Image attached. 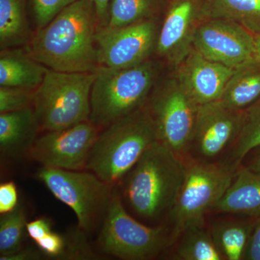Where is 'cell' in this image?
Instances as JSON below:
<instances>
[{
    "label": "cell",
    "instance_id": "cell-1",
    "mask_svg": "<svg viewBox=\"0 0 260 260\" xmlns=\"http://www.w3.org/2000/svg\"><path fill=\"white\" fill-rule=\"evenodd\" d=\"M96 16L91 0H77L36 30L26 49L47 69L95 73L99 64Z\"/></svg>",
    "mask_w": 260,
    "mask_h": 260
},
{
    "label": "cell",
    "instance_id": "cell-2",
    "mask_svg": "<svg viewBox=\"0 0 260 260\" xmlns=\"http://www.w3.org/2000/svg\"><path fill=\"white\" fill-rule=\"evenodd\" d=\"M179 156L155 142L115 186L133 216L155 225L171 213L185 177L186 166Z\"/></svg>",
    "mask_w": 260,
    "mask_h": 260
},
{
    "label": "cell",
    "instance_id": "cell-3",
    "mask_svg": "<svg viewBox=\"0 0 260 260\" xmlns=\"http://www.w3.org/2000/svg\"><path fill=\"white\" fill-rule=\"evenodd\" d=\"M157 141L155 123L144 106L100 132L89 154L85 170L116 186Z\"/></svg>",
    "mask_w": 260,
    "mask_h": 260
},
{
    "label": "cell",
    "instance_id": "cell-4",
    "mask_svg": "<svg viewBox=\"0 0 260 260\" xmlns=\"http://www.w3.org/2000/svg\"><path fill=\"white\" fill-rule=\"evenodd\" d=\"M158 77V68L147 60L133 68L99 66L90 93V121L103 129L145 106Z\"/></svg>",
    "mask_w": 260,
    "mask_h": 260
},
{
    "label": "cell",
    "instance_id": "cell-5",
    "mask_svg": "<svg viewBox=\"0 0 260 260\" xmlns=\"http://www.w3.org/2000/svg\"><path fill=\"white\" fill-rule=\"evenodd\" d=\"M95 73L47 69L35 90L34 110L41 133L71 127L90 120Z\"/></svg>",
    "mask_w": 260,
    "mask_h": 260
},
{
    "label": "cell",
    "instance_id": "cell-6",
    "mask_svg": "<svg viewBox=\"0 0 260 260\" xmlns=\"http://www.w3.org/2000/svg\"><path fill=\"white\" fill-rule=\"evenodd\" d=\"M37 177L56 199L73 210L78 219V229L86 236L99 232L115 186L88 170L42 167L38 171Z\"/></svg>",
    "mask_w": 260,
    "mask_h": 260
},
{
    "label": "cell",
    "instance_id": "cell-7",
    "mask_svg": "<svg viewBox=\"0 0 260 260\" xmlns=\"http://www.w3.org/2000/svg\"><path fill=\"white\" fill-rule=\"evenodd\" d=\"M172 235L164 225H149L126 210L116 187L97 244L103 254L124 260L150 259L165 250Z\"/></svg>",
    "mask_w": 260,
    "mask_h": 260
},
{
    "label": "cell",
    "instance_id": "cell-8",
    "mask_svg": "<svg viewBox=\"0 0 260 260\" xmlns=\"http://www.w3.org/2000/svg\"><path fill=\"white\" fill-rule=\"evenodd\" d=\"M235 174V169L225 164L186 166L184 182L170 213L175 237L191 228L203 226L205 214L218 204Z\"/></svg>",
    "mask_w": 260,
    "mask_h": 260
},
{
    "label": "cell",
    "instance_id": "cell-9",
    "mask_svg": "<svg viewBox=\"0 0 260 260\" xmlns=\"http://www.w3.org/2000/svg\"><path fill=\"white\" fill-rule=\"evenodd\" d=\"M199 106L176 75L157 87L147 107L158 141L179 155L184 153L192 142Z\"/></svg>",
    "mask_w": 260,
    "mask_h": 260
},
{
    "label": "cell",
    "instance_id": "cell-10",
    "mask_svg": "<svg viewBox=\"0 0 260 260\" xmlns=\"http://www.w3.org/2000/svg\"><path fill=\"white\" fill-rule=\"evenodd\" d=\"M158 34L153 18L118 28L98 29L99 66L126 69L145 62L155 49Z\"/></svg>",
    "mask_w": 260,
    "mask_h": 260
},
{
    "label": "cell",
    "instance_id": "cell-11",
    "mask_svg": "<svg viewBox=\"0 0 260 260\" xmlns=\"http://www.w3.org/2000/svg\"><path fill=\"white\" fill-rule=\"evenodd\" d=\"M101 131L89 120L67 129L45 132L39 135L26 157L44 167L85 170L89 154Z\"/></svg>",
    "mask_w": 260,
    "mask_h": 260
},
{
    "label": "cell",
    "instance_id": "cell-12",
    "mask_svg": "<svg viewBox=\"0 0 260 260\" xmlns=\"http://www.w3.org/2000/svg\"><path fill=\"white\" fill-rule=\"evenodd\" d=\"M193 49L232 69L255 59L254 34L225 19L203 20L195 32Z\"/></svg>",
    "mask_w": 260,
    "mask_h": 260
},
{
    "label": "cell",
    "instance_id": "cell-13",
    "mask_svg": "<svg viewBox=\"0 0 260 260\" xmlns=\"http://www.w3.org/2000/svg\"><path fill=\"white\" fill-rule=\"evenodd\" d=\"M205 18L198 0H173L157 39V54L177 68L193 49L195 32Z\"/></svg>",
    "mask_w": 260,
    "mask_h": 260
},
{
    "label": "cell",
    "instance_id": "cell-14",
    "mask_svg": "<svg viewBox=\"0 0 260 260\" xmlns=\"http://www.w3.org/2000/svg\"><path fill=\"white\" fill-rule=\"evenodd\" d=\"M243 112L227 107L220 100L200 105L191 142L198 153L213 158L234 144L242 128Z\"/></svg>",
    "mask_w": 260,
    "mask_h": 260
},
{
    "label": "cell",
    "instance_id": "cell-15",
    "mask_svg": "<svg viewBox=\"0 0 260 260\" xmlns=\"http://www.w3.org/2000/svg\"><path fill=\"white\" fill-rule=\"evenodd\" d=\"M234 69L192 49L177 67V77L199 105L220 100Z\"/></svg>",
    "mask_w": 260,
    "mask_h": 260
},
{
    "label": "cell",
    "instance_id": "cell-16",
    "mask_svg": "<svg viewBox=\"0 0 260 260\" xmlns=\"http://www.w3.org/2000/svg\"><path fill=\"white\" fill-rule=\"evenodd\" d=\"M41 133L34 109L0 114V151L5 157H26Z\"/></svg>",
    "mask_w": 260,
    "mask_h": 260
},
{
    "label": "cell",
    "instance_id": "cell-17",
    "mask_svg": "<svg viewBox=\"0 0 260 260\" xmlns=\"http://www.w3.org/2000/svg\"><path fill=\"white\" fill-rule=\"evenodd\" d=\"M214 210L220 213L260 218V172L246 167L237 171Z\"/></svg>",
    "mask_w": 260,
    "mask_h": 260
},
{
    "label": "cell",
    "instance_id": "cell-18",
    "mask_svg": "<svg viewBox=\"0 0 260 260\" xmlns=\"http://www.w3.org/2000/svg\"><path fill=\"white\" fill-rule=\"evenodd\" d=\"M47 68L30 56L25 47L3 49L0 53V86L36 90Z\"/></svg>",
    "mask_w": 260,
    "mask_h": 260
},
{
    "label": "cell",
    "instance_id": "cell-19",
    "mask_svg": "<svg viewBox=\"0 0 260 260\" xmlns=\"http://www.w3.org/2000/svg\"><path fill=\"white\" fill-rule=\"evenodd\" d=\"M260 96V63L256 59L234 69L220 102L227 107L244 111Z\"/></svg>",
    "mask_w": 260,
    "mask_h": 260
},
{
    "label": "cell",
    "instance_id": "cell-20",
    "mask_svg": "<svg viewBox=\"0 0 260 260\" xmlns=\"http://www.w3.org/2000/svg\"><path fill=\"white\" fill-rule=\"evenodd\" d=\"M32 34L25 0H0V48L26 47Z\"/></svg>",
    "mask_w": 260,
    "mask_h": 260
},
{
    "label": "cell",
    "instance_id": "cell-21",
    "mask_svg": "<svg viewBox=\"0 0 260 260\" xmlns=\"http://www.w3.org/2000/svg\"><path fill=\"white\" fill-rule=\"evenodd\" d=\"M203 12L205 18L225 19L260 32V0H206Z\"/></svg>",
    "mask_w": 260,
    "mask_h": 260
},
{
    "label": "cell",
    "instance_id": "cell-22",
    "mask_svg": "<svg viewBox=\"0 0 260 260\" xmlns=\"http://www.w3.org/2000/svg\"><path fill=\"white\" fill-rule=\"evenodd\" d=\"M258 218H251L247 221L224 220L213 225L211 236L223 259H243Z\"/></svg>",
    "mask_w": 260,
    "mask_h": 260
},
{
    "label": "cell",
    "instance_id": "cell-23",
    "mask_svg": "<svg viewBox=\"0 0 260 260\" xmlns=\"http://www.w3.org/2000/svg\"><path fill=\"white\" fill-rule=\"evenodd\" d=\"M232 147L226 164L235 170L251 151L260 148V96L243 112L242 128Z\"/></svg>",
    "mask_w": 260,
    "mask_h": 260
},
{
    "label": "cell",
    "instance_id": "cell-24",
    "mask_svg": "<svg viewBox=\"0 0 260 260\" xmlns=\"http://www.w3.org/2000/svg\"><path fill=\"white\" fill-rule=\"evenodd\" d=\"M178 257L183 260H221L223 256L214 242L211 234L203 226L191 228L181 233Z\"/></svg>",
    "mask_w": 260,
    "mask_h": 260
},
{
    "label": "cell",
    "instance_id": "cell-25",
    "mask_svg": "<svg viewBox=\"0 0 260 260\" xmlns=\"http://www.w3.org/2000/svg\"><path fill=\"white\" fill-rule=\"evenodd\" d=\"M158 5V0H110L106 27L118 28L151 19Z\"/></svg>",
    "mask_w": 260,
    "mask_h": 260
},
{
    "label": "cell",
    "instance_id": "cell-26",
    "mask_svg": "<svg viewBox=\"0 0 260 260\" xmlns=\"http://www.w3.org/2000/svg\"><path fill=\"white\" fill-rule=\"evenodd\" d=\"M27 220L25 210L18 205L9 213L2 214L0 218V259L15 254L23 249Z\"/></svg>",
    "mask_w": 260,
    "mask_h": 260
},
{
    "label": "cell",
    "instance_id": "cell-27",
    "mask_svg": "<svg viewBox=\"0 0 260 260\" xmlns=\"http://www.w3.org/2000/svg\"><path fill=\"white\" fill-rule=\"evenodd\" d=\"M34 89L0 86V113L34 109Z\"/></svg>",
    "mask_w": 260,
    "mask_h": 260
},
{
    "label": "cell",
    "instance_id": "cell-28",
    "mask_svg": "<svg viewBox=\"0 0 260 260\" xmlns=\"http://www.w3.org/2000/svg\"><path fill=\"white\" fill-rule=\"evenodd\" d=\"M77 0H29L36 30L45 26L56 15Z\"/></svg>",
    "mask_w": 260,
    "mask_h": 260
},
{
    "label": "cell",
    "instance_id": "cell-29",
    "mask_svg": "<svg viewBox=\"0 0 260 260\" xmlns=\"http://www.w3.org/2000/svg\"><path fill=\"white\" fill-rule=\"evenodd\" d=\"M39 250L49 257H61L64 255L66 242L59 234L51 232L36 242Z\"/></svg>",
    "mask_w": 260,
    "mask_h": 260
},
{
    "label": "cell",
    "instance_id": "cell-30",
    "mask_svg": "<svg viewBox=\"0 0 260 260\" xmlns=\"http://www.w3.org/2000/svg\"><path fill=\"white\" fill-rule=\"evenodd\" d=\"M18 194L16 184L13 181L2 183L0 185V213L13 211L18 205Z\"/></svg>",
    "mask_w": 260,
    "mask_h": 260
},
{
    "label": "cell",
    "instance_id": "cell-31",
    "mask_svg": "<svg viewBox=\"0 0 260 260\" xmlns=\"http://www.w3.org/2000/svg\"><path fill=\"white\" fill-rule=\"evenodd\" d=\"M243 259L260 260V218L251 232Z\"/></svg>",
    "mask_w": 260,
    "mask_h": 260
},
{
    "label": "cell",
    "instance_id": "cell-32",
    "mask_svg": "<svg viewBox=\"0 0 260 260\" xmlns=\"http://www.w3.org/2000/svg\"><path fill=\"white\" fill-rule=\"evenodd\" d=\"M26 230L27 234L36 242L51 232V223L47 218H37L27 223Z\"/></svg>",
    "mask_w": 260,
    "mask_h": 260
},
{
    "label": "cell",
    "instance_id": "cell-33",
    "mask_svg": "<svg viewBox=\"0 0 260 260\" xmlns=\"http://www.w3.org/2000/svg\"><path fill=\"white\" fill-rule=\"evenodd\" d=\"M96 16L97 30L107 26L110 0H91Z\"/></svg>",
    "mask_w": 260,
    "mask_h": 260
},
{
    "label": "cell",
    "instance_id": "cell-34",
    "mask_svg": "<svg viewBox=\"0 0 260 260\" xmlns=\"http://www.w3.org/2000/svg\"><path fill=\"white\" fill-rule=\"evenodd\" d=\"M42 254L39 251L32 249H21L15 254L6 256L2 260L40 259Z\"/></svg>",
    "mask_w": 260,
    "mask_h": 260
},
{
    "label": "cell",
    "instance_id": "cell-35",
    "mask_svg": "<svg viewBox=\"0 0 260 260\" xmlns=\"http://www.w3.org/2000/svg\"><path fill=\"white\" fill-rule=\"evenodd\" d=\"M251 153H254V155L253 158L251 159L249 165L246 167L249 168L251 170L260 172V148L255 149Z\"/></svg>",
    "mask_w": 260,
    "mask_h": 260
},
{
    "label": "cell",
    "instance_id": "cell-36",
    "mask_svg": "<svg viewBox=\"0 0 260 260\" xmlns=\"http://www.w3.org/2000/svg\"><path fill=\"white\" fill-rule=\"evenodd\" d=\"M254 47H255V59L260 63V32L254 34Z\"/></svg>",
    "mask_w": 260,
    "mask_h": 260
}]
</instances>
